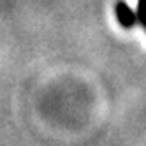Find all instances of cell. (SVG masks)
Instances as JSON below:
<instances>
[{
	"label": "cell",
	"mask_w": 146,
	"mask_h": 146,
	"mask_svg": "<svg viewBox=\"0 0 146 146\" xmlns=\"http://www.w3.org/2000/svg\"><path fill=\"white\" fill-rule=\"evenodd\" d=\"M114 14H116L118 23L123 28H132V27L137 25V14H135L129 7V4L123 2V0H118V2L114 4Z\"/></svg>",
	"instance_id": "6da1fadb"
},
{
	"label": "cell",
	"mask_w": 146,
	"mask_h": 146,
	"mask_svg": "<svg viewBox=\"0 0 146 146\" xmlns=\"http://www.w3.org/2000/svg\"><path fill=\"white\" fill-rule=\"evenodd\" d=\"M137 23L146 30V0H137Z\"/></svg>",
	"instance_id": "7a4b0ae2"
}]
</instances>
